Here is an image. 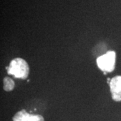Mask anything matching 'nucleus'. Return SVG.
Listing matches in <instances>:
<instances>
[{"label": "nucleus", "instance_id": "f257e3e1", "mask_svg": "<svg viewBox=\"0 0 121 121\" xmlns=\"http://www.w3.org/2000/svg\"><path fill=\"white\" fill-rule=\"evenodd\" d=\"M7 72L9 75H13L14 78L25 79L29 74V67L23 59L16 58L10 62Z\"/></svg>", "mask_w": 121, "mask_h": 121}, {"label": "nucleus", "instance_id": "39448f33", "mask_svg": "<svg viewBox=\"0 0 121 121\" xmlns=\"http://www.w3.org/2000/svg\"><path fill=\"white\" fill-rule=\"evenodd\" d=\"M14 88V82L10 78L5 77L4 79V89L6 91H12Z\"/></svg>", "mask_w": 121, "mask_h": 121}, {"label": "nucleus", "instance_id": "7ed1b4c3", "mask_svg": "<svg viewBox=\"0 0 121 121\" xmlns=\"http://www.w3.org/2000/svg\"><path fill=\"white\" fill-rule=\"evenodd\" d=\"M110 87L112 99L116 102L121 101V76L113 78L110 80Z\"/></svg>", "mask_w": 121, "mask_h": 121}, {"label": "nucleus", "instance_id": "20e7f679", "mask_svg": "<svg viewBox=\"0 0 121 121\" xmlns=\"http://www.w3.org/2000/svg\"><path fill=\"white\" fill-rule=\"evenodd\" d=\"M13 121H44V119L41 115L29 114L25 110H22L14 115Z\"/></svg>", "mask_w": 121, "mask_h": 121}, {"label": "nucleus", "instance_id": "f03ea898", "mask_svg": "<svg viewBox=\"0 0 121 121\" xmlns=\"http://www.w3.org/2000/svg\"><path fill=\"white\" fill-rule=\"evenodd\" d=\"M115 62L116 53L114 51H108L97 59V65L104 72L113 71L115 68Z\"/></svg>", "mask_w": 121, "mask_h": 121}]
</instances>
